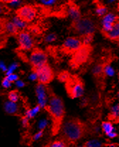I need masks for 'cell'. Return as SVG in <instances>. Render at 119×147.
Returning a JSON list of instances; mask_svg holds the SVG:
<instances>
[{
  "label": "cell",
  "instance_id": "obj_18",
  "mask_svg": "<svg viewBox=\"0 0 119 147\" xmlns=\"http://www.w3.org/2000/svg\"><path fill=\"white\" fill-rule=\"evenodd\" d=\"M108 119L110 122H115L116 123H118L119 121V106L118 104L111 108V112L108 115Z\"/></svg>",
  "mask_w": 119,
  "mask_h": 147
},
{
  "label": "cell",
  "instance_id": "obj_21",
  "mask_svg": "<svg viewBox=\"0 0 119 147\" xmlns=\"http://www.w3.org/2000/svg\"><path fill=\"white\" fill-rule=\"evenodd\" d=\"M27 30L33 36H39L42 34V30L38 25H30L27 26Z\"/></svg>",
  "mask_w": 119,
  "mask_h": 147
},
{
  "label": "cell",
  "instance_id": "obj_5",
  "mask_svg": "<svg viewBox=\"0 0 119 147\" xmlns=\"http://www.w3.org/2000/svg\"><path fill=\"white\" fill-rule=\"evenodd\" d=\"M92 52L93 47L91 44L90 45L83 44L77 51L71 55V59L69 61V65L72 69L77 70L81 66L87 63L89 61Z\"/></svg>",
  "mask_w": 119,
  "mask_h": 147
},
{
  "label": "cell",
  "instance_id": "obj_12",
  "mask_svg": "<svg viewBox=\"0 0 119 147\" xmlns=\"http://www.w3.org/2000/svg\"><path fill=\"white\" fill-rule=\"evenodd\" d=\"M118 21V17L115 13L108 12L102 18V28L103 31L108 32L111 30L115 25V24Z\"/></svg>",
  "mask_w": 119,
  "mask_h": 147
},
{
  "label": "cell",
  "instance_id": "obj_39",
  "mask_svg": "<svg viewBox=\"0 0 119 147\" xmlns=\"http://www.w3.org/2000/svg\"><path fill=\"white\" fill-rule=\"evenodd\" d=\"M107 136L110 138V139H114V138L118 137V134H117V132H116L115 131H112V132L110 133V134H108Z\"/></svg>",
  "mask_w": 119,
  "mask_h": 147
},
{
  "label": "cell",
  "instance_id": "obj_10",
  "mask_svg": "<svg viewBox=\"0 0 119 147\" xmlns=\"http://www.w3.org/2000/svg\"><path fill=\"white\" fill-rule=\"evenodd\" d=\"M37 16V10L32 5L26 4L20 7L16 11V16L26 24L34 21Z\"/></svg>",
  "mask_w": 119,
  "mask_h": 147
},
{
  "label": "cell",
  "instance_id": "obj_42",
  "mask_svg": "<svg viewBox=\"0 0 119 147\" xmlns=\"http://www.w3.org/2000/svg\"><path fill=\"white\" fill-rule=\"evenodd\" d=\"M47 125V122L46 121H43V122H41V124H40V129H43L45 127V125Z\"/></svg>",
  "mask_w": 119,
  "mask_h": 147
},
{
  "label": "cell",
  "instance_id": "obj_41",
  "mask_svg": "<svg viewBox=\"0 0 119 147\" xmlns=\"http://www.w3.org/2000/svg\"><path fill=\"white\" fill-rule=\"evenodd\" d=\"M0 69H1L2 70V71H7V67H6L5 64H4V62H0Z\"/></svg>",
  "mask_w": 119,
  "mask_h": 147
},
{
  "label": "cell",
  "instance_id": "obj_14",
  "mask_svg": "<svg viewBox=\"0 0 119 147\" xmlns=\"http://www.w3.org/2000/svg\"><path fill=\"white\" fill-rule=\"evenodd\" d=\"M102 36L106 39L114 42H118L119 41V22H116L114 25V28L109 31L106 32L101 30Z\"/></svg>",
  "mask_w": 119,
  "mask_h": 147
},
{
  "label": "cell",
  "instance_id": "obj_31",
  "mask_svg": "<svg viewBox=\"0 0 119 147\" xmlns=\"http://www.w3.org/2000/svg\"><path fill=\"white\" fill-rule=\"evenodd\" d=\"M6 77L8 79V80L11 83H14V82H16L19 80V76L15 74H11L7 75Z\"/></svg>",
  "mask_w": 119,
  "mask_h": 147
},
{
  "label": "cell",
  "instance_id": "obj_27",
  "mask_svg": "<svg viewBox=\"0 0 119 147\" xmlns=\"http://www.w3.org/2000/svg\"><path fill=\"white\" fill-rule=\"evenodd\" d=\"M7 42H8V37L5 35H1L0 36V50L7 46Z\"/></svg>",
  "mask_w": 119,
  "mask_h": 147
},
{
  "label": "cell",
  "instance_id": "obj_44",
  "mask_svg": "<svg viewBox=\"0 0 119 147\" xmlns=\"http://www.w3.org/2000/svg\"><path fill=\"white\" fill-rule=\"evenodd\" d=\"M79 147H83V146H79Z\"/></svg>",
  "mask_w": 119,
  "mask_h": 147
},
{
  "label": "cell",
  "instance_id": "obj_22",
  "mask_svg": "<svg viewBox=\"0 0 119 147\" xmlns=\"http://www.w3.org/2000/svg\"><path fill=\"white\" fill-rule=\"evenodd\" d=\"M12 22L14 23L15 26L19 29V30H26L27 26H28V24L24 22L23 21H21L20 18H19L17 16H14L11 20Z\"/></svg>",
  "mask_w": 119,
  "mask_h": 147
},
{
  "label": "cell",
  "instance_id": "obj_36",
  "mask_svg": "<svg viewBox=\"0 0 119 147\" xmlns=\"http://www.w3.org/2000/svg\"><path fill=\"white\" fill-rule=\"evenodd\" d=\"M43 135V129H41L39 131H38L36 134H34L33 138V141H37L38 139H39L40 138H41Z\"/></svg>",
  "mask_w": 119,
  "mask_h": 147
},
{
  "label": "cell",
  "instance_id": "obj_15",
  "mask_svg": "<svg viewBox=\"0 0 119 147\" xmlns=\"http://www.w3.org/2000/svg\"><path fill=\"white\" fill-rule=\"evenodd\" d=\"M20 31L21 30H19L11 21L7 19L4 27V34L8 38L9 37H16Z\"/></svg>",
  "mask_w": 119,
  "mask_h": 147
},
{
  "label": "cell",
  "instance_id": "obj_23",
  "mask_svg": "<svg viewBox=\"0 0 119 147\" xmlns=\"http://www.w3.org/2000/svg\"><path fill=\"white\" fill-rule=\"evenodd\" d=\"M70 76H71V74H70L69 71H66V70H63V71H60V72L57 74V79L59 82L62 83H65L68 80V79H69Z\"/></svg>",
  "mask_w": 119,
  "mask_h": 147
},
{
  "label": "cell",
  "instance_id": "obj_8",
  "mask_svg": "<svg viewBox=\"0 0 119 147\" xmlns=\"http://www.w3.org/2000/svg\"><path fill=\"white\" fill-rule=\"evenodd\" d=\"M82 45L83 42L79 37H69L59 47V51L61 54L71 56L77 51Z\"/></svg>",
  "mask_w": 119,
  "mask_h": 147
},
{
  "label": "cell",
  "instance_id": "obj_29",
  "mask_svg": "<svg viewBox=\"0 0 119 147\" xmlns=\"http://www.w3.org/2000/svg\"><path fill=\"white\" fill-rule=\"evenodd\" d=\"M57 37L55 33H50L45 38V41L46 42H53L57 40Z\"/></svg>",
  "mask_w": 119,
  "mask_h": 147
},
{
  "label": "cell",
  "instance_id": "obj_40",
  "mask_svg": "<svg viewBox=\"0 0 119 147\" xmlns=\"http://www.w3.org/2000/svg\"><path fill=\"white\" fill-rule=\"evenodd\" d=\"M15 83H16V85L19 88H21V87H24V86H25V83H24V82H22V81L18 80L17 82H16Z\"/></svg>",
  "mask_w": 119,
  "mask_h": 147
},
{
  "label": "cell",
  "instance_id": "obj_6",
  "mask_svg": "<svg viewBox=\"0 0 119 147\" xmlns=\"http://www.w3.org/2000/svg\"><path fill=\"white\" fill-rule=\"evenodd\" d=\"M32 71L36 74L38 84L43 86L49 84L55 79L54 71L48 63L39 68H32Z\"/></svg>",
  "mask_w": 119,
  "mask_h": 147
},
{
  "label": "cell",
  "instance_id": "obj_20",
  "mask_svg": "<svg viewBox=\"0 0 119 147\" xmlns=\"http://www.w3.org/2000/svg\"><path fill=\"white\" fill-rule=\"evenodd\" d=\"M101 129L103 130V133L106 135L110 134L112 131H115V128L113 126L112 122L108 121V122H103L101 124Z\"/></svg>",
  "mask_w": 119,
  "mask_h": 147
},
{
  "label": "cell",
  "instance_id": "obj_9",
  "mask_svg": "<svg viewBox=\"0 0 119 147\" xmlns=\"http://www.w3.org/2000/svg\"><path fill=\"white\" fill-rule=\"evenodd\" d=\"M48 53L39 47H33L32 49L29 57L28 63L30 64L32 68H39L44 64L48 63Z\"/></svg>",
  "mask_w": 119,
  "mask_h": 147
},
{
  "label": "cell",
  "instance_id": "obj_11",
  "mask_svg": "<svg viewBox=\"0 0 119 147\" xmlns=\"http://www.w3.org/2000/svg\"><path fill=\"white\" fill-rule=\"evenodd\" d=\"M106 57L97 61L94 67L92 69V74L95 79L97 84H99V86H101L104 84L106 76L104 74L103 69H104L105 63H106Z\"/></svg>",
  "mask_w": 119,
  "mask_h": 147
},
{
  "label": "cell",
  "instance_id": "obj_19",
  "mask_svg": "<svg viewBox=\"0 0 119 147\" xmlns=\"http://www.w3.org/2000/svg\"><path fill=\"white\" fill-rule=\"evenodd\" d=\"M106 144H107L103 143L97 139H92V140H89L85 142L83 147H103L106 146Z\"/></svg>",
  "mask_w": 119,
  "mask_h": 147
},
{
  "label": "cell",
  "instance_id": "obj_32",
  "mask_svg": "<svg viewBox=\"0 0 119 147\" xmlns=\"http://www.w3.org/2000/svg\"><path fill=\"white\" fill-rule=\"evenodd\" d=\"M8 18H0V36L4 34V27L6 21H7Z\"/></svg>",
  "mask_w": 119,
  "mask_h": 147
},
{
  "label": "cell",
  "instance_id": "obj_25",
  "mask_svg": "<svg viewBox=\"0 0 119 147\" xmlns=\"http://www.w3.org/2000/svg\"><path fill=\"white\" fill-rule=\"evenodd\" d=\"M95 12L99 17H103L108 13V8L103 4H99L96 8Z\"/></svg>",
  "mask_w": 119,
  "mask_h": 147
},
{
  "label": "cell",
  "instance_id": "obj_16",
  "mask_svg": "<svg viewBox=\"0 0 119 147\" xmlns=\"http://www.w3.org/2000/svg\"><path fill=\"white\" fill-rule=\"evenodd\" d=\"M67 14L72 18V21H77L82 17L80 9L77 4L73 2H70L68 4V9H67Z\"/></svg>",
  "mask_w": 119,
  "mask_h": 147
},
{
  "label": "cell",
  "instance_id": "obj_17",
  "mask_svg": "<svg viewBox=\"0 0 119 147\" xmlns=\"http://www.w3.org/2000/svg\"><path fill=\"white\" fill-rule=\"evenodd\" d=\"M4 109L7 114L11 115H21V117L20 108L16 102H11L9 100L5 101L4 103Z\"/></svg>",
  "mask_w": 119,
  "mask_h": 147
},
{
  "label": "cell",
  "instance_id": "obj_3",
  "mask_svg": "<svg viewBox=\"0 0 119 147\" xmlns=\"http://www.w3.org/2000/svg\"><path fill=\"white\" fill-rule=\"evenodd\" d=\"M98 28L97 22L91 18L81 17L77 21H72L70 24V30L79 35V38L87 36H94Z\"/></svg>",
  "mask_w": 119,
  "mask_h": 147
},
{
  "label": "cell",
  "instance_id": "obj_37",
  "mask_svg": "<svg viewBox=\"0 0 119 147\" xmlns=\"http://www.w3.org/2000/svg\"><path fill=\"white\" fill-rule=\"evenodd\" d=\"M4 13H7V8H6L5 6L0 1V15L4 14Z\"/></svg>",
  "mask_w": 119,
  "mask_h": 147
},
{
  "label": "cell",
  "instance_id": "obj_30",
  "mask_svg": "<svg viewBox=\"0 0 119 147\" xmlns=\"http://www.w3.org/2000/svg\"><path fill=\"white\" fill-rule=\"evenodd\" d=\"M39 1L43 5L46 6V7H50V6L55 4L57 0H39Z\"/></svg>",
  "mask_w": 119,
  "mask_h": 147
},
{
  "label": "cell",
  "instance_id": "obj_4",
  "mask_svg": "<svg viewBox=\"0 0 119 147\" xmlns=\"http://www.w3.org/2000/svg\"><path fill=\"white\" fill-rule=\"evenodd\" d=\"M65 84V90L70 98H81L85 93V85L83 79L77 74H71Z\"/></svg>",
  "mask_w": 119,
  "mask_h": 147
},
{
  "label": "cell",
  "instance_id": "obj_1",
  "mask_svg": "<svg viewBox=\"0 0 119 147\" xmlns=\"http://www.w3.org/2000/svg\"><path fill=\"white\" fill-rule=\"evenodd\" d=\"M47 94H48V102L44 107V109L50 115L52 122V136H56L60 131L62 125L65 120V105L63 99L56 93L50 87L45 86Z\"/></svg>",
  "mask_w": 119,
  "mask_h": 147
},
{
  "label": "cell",
  "instance_id": "obj_43",
  "mask_svg": "<svg viewBox=\"0 0 119 147\" xmlns=\"http://www.w3.org/2000/svg\"><path fill=\"white\" fill-rule=\"evenodd\" d=\"M108 1H109V3H114L115 2V1H116L117 0H108Z\"/></svg>",
  "mask_w": 119,
  "mask_h": 147
},
{
  "label": "cell",
  "instance_id": "obj_38",
  "mask_svg": "<svg viewBox=\"0 0 119 147\" xmlns=\"http://www.w3.org/2000/svg\"><path fill=\"white\" fill-rule=\"evenodd\" d=\"M19 1V0H0V1H1L2 4H11V3H14L15 2V1Z\"/></svg>",
  "mask_w": 119,
  "mask_h": 147
},
{
  "label": "cell",
  "instance_id": "obj_26",
  "mask_svg": "<svg viewBox=\"0 0 119 147\" xmlns=\"http://www.w3.org/2000/svg\"><path fill=\"white\" fill-rule=\"evenodd\" d=\"M19 94L20 93L18 90H13V91H11L8 94L9 100V101H11V102H16L19 99Z\"/></svg>",
  "mask_w": 119,
  "mask_h": 147
},
{
  "label": "cell",
  "instance_id": "obj_34",
  "mask_svg": "<svg viewBox=\"0 0 119 147\" xmlns=\"http://www.w3.org/2000/svg\"><path fill=\"white\" fill-rule=\"evenodd\" d=\"M11 84L12 83H11L8 80V79H7V77H4V79L2 80V82H1V86L5 88H9V87H11Z\"/></svg>",
  "mask_w": 119,
  "mask_h": 147
},
{
  "label": "cell",
  "instance_id": "obj_35",
  "mask_svg": "<svg viewBox=\"0 0 119 147\" xmlns=\"http://www.w3.org/2000/svg\"><path fill=\"white\" fill-rule=\"evenodd\" d=\"M21 122H22V125L24 127L28 128L29 127V120H28V117H26V116L21 117Z\"/></svg>",
  "mask_w": 119,
  "mask_h": 147
},
{
  "label": "cell",
  "instance_id": "obj_24",
  "mask_svg": "<svg viewBox=\"0 0 119 147\" xmlns=\"http://www.w3.org/2000/svg\"><path fill=\"white\" fill-rule=\"evenodd\" d=\"M41 106L38 104L37 105H36L35 108H32V109H26V117H28V119L30 118H33V117H34L35 116L37 115V113H39V112L41 110Z\"/></svg>",
  "mask_w": 119,
  "mask_h": 147
},
{
  "label": "cell",
  "instance_id": "obj_28",
  "mask_svg": "<svg viewBox=\"0 0 119 147\" xmlns=\"http://www.w3.org/2000/svg\"><path fill=\"white\" fill-rule=\"evenodd\" d=\"M50 147H67V144L62 140H56L50 144Z\"/></svg>",
  "mask_w": 119,
  "mask_h": 147
},
{
  "label": "cell",
  "instance_id": "obj_2",
  "mask_svg": "<svg viewBox=\"0 0 119 147\" xmlns=\"http://www.w3.org/2000/svg\"><path fill=\"white\" fill-rule=\"evenodd\" d=\"M61 140L66 144H74L90 131L89 125L78 117H70L63 122L60 129Z\"/></svg>",
  "mask_w": 119,
  "mask_h": 147
},
{
  "label": "cell",
  "instance_id": "obj_33",
  "mask_svg": "<svg viewBox=\"0 0 119 147\" xmlns=\"http://www.w3.org/2000/svg\"><path fill=\"white\" fill-rule=\"evenodd\" d=\"M17 67H19V64L17 63L13 64L11 66H9V67L7 70V76L9 74H13V71L16 69V68Z\"/></svg>",
  "mask_w": 119,
  "mask_h": 147
},
{
  "label": "cell",
  "instance_id": "obj_7",
  "mask_svg": "<svg viewBox=\"0 0 119 147\" xmlns=\"http://www.w3.org/2000/svg\"><path fill=\"white\" fill-rule=\"evenodd\" d=\"M17 40V51L27 52L31 50L35 47V40L33 36L26 29L21 30L16 37Z\"/></svg>",
  "mask_w": 119,
  "mask_h": 147
},
{
  "label": "cell",
  "instance_id": "obj_13",
  "mask_svg": "<svg viewBox=\"0 0 119 147\" xmlns=\"http://www.w3.org/2000/svg\"><path fill=\"white\" fill-rule=\"evenodd\" d=\"M36 94L39 100V105L41 108H44L47 104V93L45 86L38 84L36 86Z\"/></svg>",
  "mask_w": 119,
  "mask_h": 147
}]
</instances>
